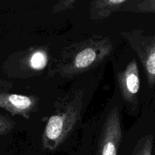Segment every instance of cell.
Here are the masks:
<instances>
[{"instance_id": "1", "label": "cell", "mask_w": 155, "mask_h": 155, "mask_svg": "<svg viewBox=\"0 0 155 155\" xmlns=\"http://www.w3.org/2000/svg\"><path fill=\"white\" fill-rule=\"evenodd\" d=\"M113 48L109 36L94 35L64 48L53 72L69 79L97 67L110 55Z\"/></svg>"}, {"instance_id": "2", "label": "cell", "mask_w": 155, "mask_h": 155, "mask_svg": "<svg viewBox=\"0 0 155 155\" xmlns=\"http://www.w3.org/2000/svg\"><path fill=\"white\" fill-rule=\"evenodd\" d=\"M83 98L84 91L78 89L56 101L41 138L44 150L55 151L71 134L80 120Z\"/></svg>"}, {"instance_id": "3", "label": "cell", "mask_w": 155, "mask_h": 155, "mask_svg": "<svg viewBox=\"0 0 155 155\" xmlns=\"http://www.w3.org/2000/svg\"><path fill=\"white\" fill-rule=\"evenodd\" d=\"M49 59L50 52L46 45L30 46L11 56L7 61L9 63L6 67L7 72L15 78L33 77L40 74L46 68Z\"/></svg>"}, {"instance_id": "4", "label": "cell", "mask_w": 155, "mask_h": 155, "mask_svg": "<svg viewBox=\"0 0 155 155\" xmlns=\"http://www.w3.org/2000/svg\"><path fill=\"white\" fill-rule=\"evenodd\" d=\"M122 36L135 51L142 64L148 86H155V33L141 29L123 31Z\"/></svg>"}, {"instance_id": "5", "label": "cell", "mask_w": 155, "mask_h": 155, "mask_svg": "<svg viewBox=\"0 0 155 155\" xmlns=\"http://www.w3.org/2000/svg\"><path fill=\"white\" fill-rule=\"evenodd\" d=\"M122 141V131L119 110L118 107H114L105 119L96 155H117Z\"/></svg>"}, {"instance_id": "6", "label": "cell", "mask_w": 155, "mask_h": 155, "mask_svg": "<svg viewBox=\"0 0 155 155\" xmlns=\"http://www.w3.org/2000/svg\"><path fill=\"white\" fill-rule=\"evenodd\" d=\"M117 82L122 98L126 103L132 106L138 104V93L140 91V76L138 64L132 59L117 74Z\"/></svg>"}, {"instance_id": "7", "label": "cell", "mask_w": 155, "mask_h": 155, "mask_svg": "<svg viewBox=\"0 0 155 155\" xmlns=\"http://www.w3.org/2000/svg\"><path fill=\"white\" fill-rule=\"evenodd\" d=\"M39 104V98L33 95L0 92V107L12 116L30 119V115L38 110Z\"/></svg>"}, {"instance_id": "8", "label": "cell", "mask_w": 155, "mask_h": 155, "mask_svg": "<svg viewBox=\"0 0 155 155\" xmlns=\"http://www.w3.org/2000/svg\"><path fill=\"white\" fill-rule=\"evenodd\" d=\"M130 0H95L90 3V19L95 22L103 21L115 12H122Z\"/></svg>"}, {"instance_id": "9", "label": "cell", "mask_w": 155, "mask_h": 155, "mask_svg": "<svg viewBox=\"0 0 155 155\" xmlns=\"http://www.w3.org/2000/svg\"><path fill=\"white\" fill-rule=\"evenodd\" d=\"M122 12L155 14V0H130Z\"/></svg>"}, {"instance_id": "10", "label": "cell", "mask_w": 155, "mask_h": 155, "mask_svg": "<svg viewBox=\"0 0 155 155\" xmlns=\"http://www.w3.org/2000/svg\"><path fill=\"white\" fill-rule=\"evenodd\" d=\"M154 136L148 134L142 136L135 144L131 155H152Z\"/></svg>"}, {"instance_id": "11", "label": "cell", "mask_w": 155, "mask_h": 155, "mask_svg": "<svg viewBox=\"0 0 155 155\" xmlns=\"http://www.w3.org/2000/svg\"><path fill=\"white\" fill-rule=\"evenodd\" d=\"M76 2H77L76 0H61L53 6L52 9V13H59L61 12L73 9L75 6Z\"/></svg>"}, {"instance_id": "12", "label": "cell", "mask_w": 155, "mask_h": 155, "mask_svg": "<svg viewBox=\"0 0 155 155\" xmlns=\"http://www.w3.org/2000/svg\"><path fill=\"white\" fill-rule=\"evenodd\" d=\"M15 122L10 118L0 114V135L9 133L15 127Z\"/></svg>"}]
</instances>
